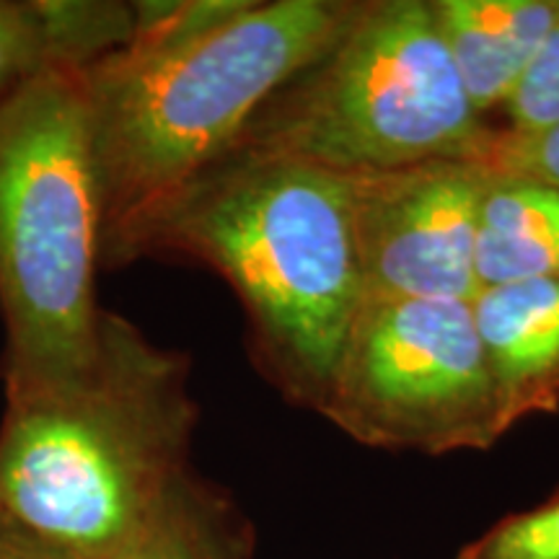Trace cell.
Wrapping results in <instances>:
<instances>
[{"label":"cell","instance_id":"5bb4252c","mask_svg":"<svg viewBox=\"0 0 559 559\" xmlns=\"http://www.w3.org/2000/svg\"><path fill=\"white\" fill-rule=\"evenodd\" d=\"M502 120L506 124L500 130L513 135H531L559 124V29L502 104Z\"/></svg>","mask_w":559,"mask_h":559},{"label":"cell","instance_id":"30bf717a","mask_svg":"<svg viewBox=\"0 0 559 559\" xmlns=\"http://www.w3.org/2000/svg\"><path fill=\"white\" fill-rule=\"evenodd\" d=\"M132 32L135 5L120 0H0V102L52 70H86Z\"/></svg>","mask_w":559,"mask_h":559},{"label":"cell","instance_id":"9c48e42d","mask_svg":"<svg viewBox=\"0 0 559 559\" xmlns=\"http://www.w3.org/2000/svg\"><path fill=\"white\" fill-rule=\"evenodd\" d=\"M430 9L481 117L502 109L559 29V0H430Z\"/></svg>","mask_w":559,"mask_h":559},{"label":"cell","instance_id":"7c38bea8","mask_svg":"<svg viewBox=\"0 0 559 559\" xmlns=\"http://www.w3.org/2000/svg\"><path fill=\"white\" fill-rule=\"evenodd\" d=\"M120 559H236L226 508L185 479L156 528Z\"/></svg>","mask_w":559,"mask_h":559},{"label":"cell","instance_id":"52a82bcc","mask_svg":"<svg viewBox=\"0 0 559 559\" xmlns=\"http://www.w3.org/2000/svg\"><path fill=\"white\" fill-rule=\"evenodd\" d=\"M492 177L479 158H432L347 177L366 298L477 296L474 243Z\"/></svg>","mask_w":559,"mask_h":559},{"label":"cell","instance_id":"277c9868","mask_svg":"<svg viewBox=\"0 0 559 559\" xmlns=\"http://www.w3.org/2000/svg\"><path fill=\"white\" fill-rule=\"evenodd\" d=\"M102 198L83 70H52L0 102L3 386L88 366L104 309Z\"/></svg>","mask_w":559,"mask_h":559},{"label":"cell","instance_id":"7a4b0ae2","mask_svg":"<svg viewBox=\"0 0 559 559\" xmlns=\"http://www.w3.org/2000/svg\"><path fill=\"white\" fill-rule=\"evenodd\" d=\"M0 523L45 559H120L185 485L190 358L104 309L81 373L3 386Z\"/></svg>","mask_w":559,"mask_h":559},{"label":"cell","instance_id":"9a60e30c","mask_svg":"<svg viewBox=\"0 0 559 559\" xmlns=\"http://www.w3.org/2000/svg\"><path fill=\"white\" fill-rule=\"evenodd\" d=\"M477 158L500 177L542 181L559 190V124L531 135H513L492 128V135Z\"/></svg>","mask_w":559,"mask_h":559},{"label":"cell","instance_id":"6da1fadb","mask_svg":"<svg viewBox=\"0 0 559 559\" xmlns=\"http://www.w3.org/2000/svg\"><path fill=\"white\" fill-rule=\"evenodd\" d=\"M128 45L83 70L102 264L239 145L251 117L340 37L360 0H143Z\"/></svg>","mask_w":559,"mask_h":559},{"label":"cell","instance_id":"ba28073f","mask_svg":"<svg viewBox=\"0 0 559 559\" xmlns=\"http://www.w3.org/2000/svg\"><path fill=\"white\" fill-rule=\"evenodd\" d=\"M474 321L508 430L559 409V277L481 288Z\"/></svg>","mask_w":559,"mask_h":559},{"label":"cell","instance_id":"4fadbf2b","mask_svg":"<svg viewBox=\"0 0 559 559\" xmlns=\"http://www.w3.org/2000/svg\"><path fill=\"white\" fill-rule=\"evenodd\" d=\"M456 559H559V498L495 523Z\"/></svg>","mask_w":559,"mask_h":559},{"label":"cell","instance_id":"8992f818","mask_svg":"<svg viewBox=\"0 0 559 559\" xmlns=\"http://www.w3.org/2000/svg\"><path fill=\"white\" fill-rule=\"evenodd\" d=\"M319 415L370 449H492L508 425L472 300L362 298Z\"/></svg>","mask_w":559,"mask_h":559},{"label":"cell","instance_id":"2e32d148","mask_svg":"<svg viewBox=\"0 0 559 559\" xmlns=\"http://www.w3.org/2000/svg\"><path fill=\"white\" fill-rule=\"evenodd\" d=\"M0 559H45L0 523Z\"/></svg>","mask_w":559,"mask_h":559},{"label":"cell","instance_id":"5b68a950","mask_svg":"<svg viewBox=\"0 0 559 559\" xmlns=\"http://www.w3.org/2000/svg\"><path fill=\"white\" fill-rule=\"evenodd\" d=\"M489 135L430 0H360L326 52L251 117L236 148L358 177L477 158Z\"/></svg>","mask_w":559,"mask_h":559},{"label":"cell","instance_id":"3957f363","mask_svg":"<svg viewBox=\"0 0 559 559\" xmlns=\"http://www.w3.org/2000/svg\"><path fill=\"white\" fill-rule=\"evenodd\" d=\"M138 260L221 275L239 298L262 379L293 407H324L366 298L345 174L234 148L153 215L132 243Z\"/></svg>","mask_w":559,"mask_h":559},{"label":"cell","instance_id":"8fae6325","mask_svg":"<svg viewBox=\"0 0 559 559\" xmlns=\"http://www.w3.org/2000/svg\"><path fill=\"white\" fill-rule=\"evenodd\" d=\"M474 275L479 290L559 277V190L495 174L479 207Z\"/></svg>","mask_w":559,"mask_h":559}]
</instances>
